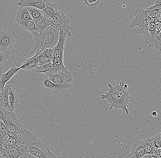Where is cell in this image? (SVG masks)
I'll use <instances>...</instances> for the list:
<instances>
[{
  "mask_svg": "<svg viewBox=\"0 0 161 158\" xmlns=\"http://www.w3.org/2000/svg\"><path fill=\"white\" fill-rule=\"evenodd\" d=\"M125 83L123 82L113 85L108 84L107 92L102 95V99L106 100L110 105V110L115 109L120 110L128 114V108L131 96L128 89H125Z\"/></svg>",
  "mask_w": 161,
  "mask_h": 158,
  "instance_id": "6da1fadb",
  "label": "cell"
},
{
  "mask_svg": "<svg viewBox=\"0 0 161 158\" xmlns=\"http://www.w3.org/2000/svg\"><path fill=\"white\" fill-rule=\"evenodd\" d=\"M59 32L51 26H49L42 33L31 31L35 43L31 54L38 50L43 51L46 49H53L58 43Z\"/></svg>",
  "mask_w": 161,
  "mask_h": 158,
  "instance_id": "7a4b0ae2",
  "label": "cell"
},
{
  "mask_svg": "<svg viewBox=\"0 0 161 158\" xmlns=\"http://www.w3.org/2000/svg\"><path fill=\"white\" fill-rule=\"evenodd\" d=\"M27 152L38 158H57L43 142L32 134L27 146Z\"/></svg>",
  "mask_w": 161,
  "mask_h": 158,
  "instance_id": "3957f363",
  "label": "cell"
},
{
  "mask_svg": "<svg viewBox=\"0 0 161 158\" xmlns=\"http://www.w3.org/2000/svg\"><path fill=\"white\" fill-rule=\"evenodd\" d=\"M134 16L135 19L131 22L130 27L134 28L137 26L138 28L135 30L136 33L142 35L149 28L154 19L147 14L145 10L140 8L136 10Z\"/></svg>",
  "mask_w": 161,
  "mask_h": 158,
  "instance_id": "277c9868",
  "label": "cell"
},
{
  "mask_svg": "<svg viewBox=\"0 0 161 158\" xmlns=\"http://www.w3.org/2000/svg\"><path fill=\"white\" fill-rule=\"evenodd\" d=\"M38 77L43 92L49 95H58L65 93L70 87V83L61 84H54L50 81L44 73H40Z\"/></svg>",
  "mask_w": 161,
  "mask_h": 158,
  "instance_id": "5b68a950",
  "label": "cell"
},
{
  "mask_svg": "<svg viewBox=\"0 0 161 158\" xmlns=\"http://www.w3.org/2000/svg\"><path fill=\"white\" fill-rule=\"evenodd\" d=\"M51 25L57 30L60 32L62 30L66 33L67 37L72 36L70 30H71L69 21L67 16L58 10V12L50 19Z\"/></svg>",
  "mask_w": 161,
  "mask_h": 158,
  "instance_id": "8992f818",
  "label": "cell"
},
{
  "mask_svg": "<svg viewBox=\"0 0 161 158\" xmlns=\"http://www.w3.org/2000/svg\"><path fill=\"white\" fill-rule=\"evenodd\" d=\"M44 74L50 81L55 84H61L70 83L72 79V74L70 71L66 72H60L51 70Z\"/></svg>",
  "mask_w": 161,
  "mask_h": 158,
  "instance_id": "52a82bcc",
  "label": "cell"
},
{
  "mask_svg": "<svg viewBox=\"0 0 161 158\" xmlns=\"http://www.w3.org/2000/svg\"><path fill=\"white\" fill-rule=\"evenodd\" d=\"M14 43V35L9 30L4 28L0 33V50L5 52L13 48Z\"/></svg>",
  "mask_w": 161,
  "mask_h": 158,
  "instance_id": "ba28073f",
  "label": "cell"
},
{
  "mask_svg": "<svg viewBox=\"0 0 161 158\" xmlns=\"http://www.w3.org/2000/svg\"><path fill=\"white\" fill-rule=\"evenodd\" d=\"M106 0H76L77 3L83 10L87 12H93L100 9Z\"/></svg>",
  "mask_w": 161,
  "mask_h": 158,
  "instance_id": "9c48e42d",
  "label": "cell"
},
{
  "mask_svg": "<svg viewBox=\"0 0 161 158\" xmlns=\"http://www.w3.org/2000/svg\"><path fill=\"white\" fill-rule=\"evenodd\" d=\"M67 37V35L64 31L62 30H60L58 43L53 49L54 58L64 59L63 54L65 50V41Z\"/></svg>",
  "mask_w": 161,
  "mask_h": 158,
  "instance_id": "30bf717a",
  "label": "cell"
},
{
  "mask_svg": "<svg viewBox=\"0 0 161 158\" xmlns=\"http://www.w3.org/2000/svg\"><path fill=\"white\" fill-rule=\"evenodd\" d=\"M48 2L47 0H20L18 5L20 7H34L42 10L47 6Z\"/></svg>",
  "mask_w": 161,
  "mask_h": 158,
  "instance_id": "8fae6325",
  "label": "cell"
},
{
  "mask_svg": "<svg viewBox=\"0 0 161 158\" xmlns=\"http://www.w3.org/2000/svg\"><path fill=\"white\" fill-rule=\"evenodd\" d=\"M26 148L16 145L8 149H6L5 155L8 158H19L27 153Z\"/></svg>",
  "mask_w": 161,
  "mask_h": 158,
  "instance_id": "7c38bea8",
  "label": "cell"
},
{
  "mask_svg": "<svg viewBox=\"0 0 161 158\" xmlns=\"http://www.w3.org/2000/svg\"><path fill=\"white\" fill-rule=\"evenodd\" d=\"M161 0H157L153 6L145 10L147 14L154 19L161 20Z\"/></svg>",
  "mask_w": 161,
  "mask_h": 158,
  "instance_id": "4fadbf2b",
  "label": "cell"
},
{
  "mask_svg": "<svg viewBox=\"0 0 161 158\" xmlns=\"http://www.w3.org/2000/svg\"><path fill=\"white\" fill-rule=\"evenodd\" d=\"M9 86V85L5 86L0 92V106L8 111L14 112V110L10 107L8 98V91Z\"/></svg>",
  "mask_w": 161,
  "mask_h": 158,
  "instance_id": "5bb4252c",
  "label": "cell"
},
{
  "mask_svg": "<svg viewBox=\"0 0 161 158\" xmlns=\"http://www.w3.org/2000/svg\"><path fill=\"white\" fill-rule=\"evenodd\" d=\"M146 154L142 141H136L134 144L129 155L131 158H142Z\"/></svg>",
  "mask_w": 161,
  "mask_h": 158,
  "instance_id": "9a60e30c",
  "label": "cell"
},
{
  "mask_svg": "<svg viewBox=\"0 0 161 158\" xmlns=\"http://www.w3.org/2000/svg\"><path fill=\"white\" fill-rule=\"evenodd\" d=\"M8 98L9 103L10 107L13 110L19 107V102L17 90L14 87L9 86L8 91Z\"/></svg>",
  "mask_w": 161,
  "mask_h": 158,
  "instance_id": "2e32d148",
  "label": "cell"
},
{
  "mask_svg": "<svg viewBox=\"0 0 161 158\" xmlns=\"http://www.w3.org/2000/svg\"><path fill=\"white\" fill-rule=\"evenodd\" d=\"M38 56L39 55L35 54L33 57L25 60L22 66L20 67L21 69L25 70H35L39 66L38 61Z\"/></svg>",
  "mask_w": 161,
  "mask_h": 158,
  "instance_id": "e0dca14e",
  "label": "cell"
},
{
  "mask_svg": "<svg viewBox=\"0 0 161 158\" xmlns=\"http://www.w3.org/2000/svg\"><path fill=\"white\" fill-rule=\"evenodd\" d=\"M36 25L38 33H43L49 26L51 25L50 19L44 16L39 19L33 21Z\"/></svg>",
  "mask_w": 161,
  "mask_h": 158,
  "instance_id": "ac0fdd59",
  "label": "cell"
},
{
  "mask_svg": "<svg viewBox=\"0 0 161 158\" xmlns=\"http://www.w3.org/2000/svg\"><path fill=\"white\" fill-rule=\"evenodd\" d=\"M21 69L20 67L17 68L15 66H12L8 72L3 74L0 79V84L4 87L6 83L9 81L16 73H18V71Z\"/></svg>",
  "mask_w": 161,
  "mask_h": 158,
  "instance_id": "d6986e66",
  "label": "cell"
},
{
  "mask_svg": "<svg viewBox=\"0 0 161 158\" xmlns=\"http://www.w3.org/2000/svg\"><path fill=\"white\" fill-rule=\"evenodd\" d=\"M16 20L19 23L22 21L32 20L27 8L25 7H20L16 14Z\"/></svg>",
  "mask_w": 161,
  "mask_h": 158,
  "instance_id": "ffe728a7",
  "label": "cell"
},
{
  "mask_svg": "<svg viewBox=\"0 0 161 158\" xmlns=\"http://www.w3.org/2000/svg\"><path fill=\"white\" fill-rule=\"evenodd\" d=\"M42 11L44 16L51 19L58 12V10L57 5L49 2L46 7Z\"/></svg>",
  "mask_w": 161,
  "mask_h": 158,
  "instance_id": "44dd1931",
  "label": "cell"
},
{
  "mask_svg": "<svg viewBox=\"0 0 161 158\" xmlns=\"http://www.w3.org/2000/svg\"><path fill=\"white\" fill-rule=\"evenodd\" d=\"M63 59L60 58H53L52 60V63L53 65V71L56 72H68V69L64 65L63 63Z\"/></svg>",
  "mask_w": 161,
  "mask_h": 158,
  "instance_id": "7402d4cb",
  "label": "cell"
},
{
  "mask_svg": "<svg viewBox=\"0 0 161 158\" xmlns=\"http://www.w3.org/2000/svg\"><path fill=\"white\" fill-rule=\"evenodd\" d=\"M3 123L6 126L7 134L11 136L16 135L19 132L21 128L13 122H4Z\"/></svg>",
  "mask_w": 161,
  "mask_h": 158,
  "instance_id": "603a6c76",
  "label": "cell"
},
{
  "mask_svg": "<svg viewBox=\"0 0 161 158\" xmlns=\"http://www.w3.org/2000/svg\"><path fill=\"white\" fill-rule=\"evenodd\" d=\"M21 28L23 30H26L28 32L35 31L38 33V30L35 23L32 20L30 21H22L18 23Z\"/></svg>",
  "mask_w": 161,
  "mask_h": 158,
  "instance_id": "cb8c5ba5",
  "label": "cell"
},
{
  "mask_svg": "<svg viewBox=\"0 0 161 158\" xmlns=\"http://www.w3.org/2000/svg\"><path fill=\"white\" fill-rule=\"evenodd\" d=\"M27 9L31 16L32 21L39 19L44 16L41 10L32 7H27Z\"/></svg>",
  "mask_w": 161,
  "mask_h": 158,
  "instance_id": "d4e9b609",
  "label": "cell"
},
{
  "mask_svg": "<svg viewBox=\"0 0 161 158\" xmlns=\"http://www.w3.org/2000/svg\"><path fill=\"white\" fill-rule=\"evenodd\" d=\"M142 143L146 154L153 155L154 154L156 149L152 143L150 139L148 138L142 141Z\"/></svg>",
  "mask_w": 161,
  "mask_h": 158,
  "instance_id": "484cf974",
  "label": "cell"
},
{
  "mask_svg": "<svg viewBox=\"0 0 161 158\" xmlns=\"http://www.w3.org/2000/svg\"><path fill=\"white\" fill-rule=\"evenodd\" d=\"M53 69V65L52 63H48L45 64H43V65H39L35 69V72L38 74H40V73H45L46 72H48V71H51Z\"/></svg>",
  "mask_w": 161,
  "mask_h": 158,
  "instance_id": "4316f807",
  "label": "cell"
},
{
  "mask_svg": "<svg viewBox=\"0 0 161 158\" xmlns=\"http://www.w3.org/2000/svg\"><path fill=\"white\" fill-rule=\"evenodd\" d=\"M52 59H49L48 57L45 56L41 52V54L38 56V65H41L43 64H48V63H52Z\"/></svg>",
  "mask_w": 161,
  "mask_h": 158,
  "instance_id": "83f0119b",
  "label": "cell"
},
{
  "mask_svg": "<svg viewBox=\"0 0 161 158\" xmlns=\"http://www.w3.org/2000/svg\"><path fill=\"white\" fill-rule=\"evenodd\" d=\"M161 133H159L150 139L152 143L156 149H161Z\"/></svg>",
  "mask_w": 161,
  "mask_h": 158,
  "instance_id": "f1b7e54d",
  "label": "cell"
},
{
  "mask_svg": "<svg viewBox=\"0 0 161 158\" xmlns=\"http://www.w3.org/2000/svg\"><path fill=\"white\" fill-rule=\"evenodd\" d=\"M8 57L4 52L0 50V67L3 66L7 62Z\"/></svg>",
  "mask_w": 161,
  "mask_h": 158,
  "instance_id": "f546056e",
  "label": "cell"
},
{
  "mask_svg": "<svg viewBox=\"0 0 161 158\" xmlns=\"http://www.w3.org/2000/svg\"><path fill=\"white\" fill-rule=\"evenodd\" d=\"M42 53L49 59H52L54 58V51L53 49H46L42 51Z\"/></svg>",
  "mask_w": 161,
  "mask_h": 158,
  "instance_id": "4dcf8cb0",
  "label": "cell"
},
{
  "mask_svg": "<svg viewBox=\"0 0 161 158\" xmlns=\"http://www.w3.org/2000/svg\"><path fill=\"white\" fill-rule=\"evenodd\" d=\"M8 111L0 106V121L3 122V121L4 119L8 113Z\"/></svg>",
  "mask_w": 161,
  "mask_h": 158,
  "instance_id": "1f68e13d",
  "label": "cell"
},
{
  "mask_svg": "<svg viewBox=\"0 0 161 158\" xmlns=\"http://www.w3.org/2000/svg\"><path fill=\"white\" fill-rule=\"evenodd\" d=\"M142 158H161V157H159L158 156V155H155V154H153V155L146 154Z\"/></svg>",
  "mask_w": 161,
  "mask_h": 158,
  "instance_id": "d6a6232c",
  "label": "cell"
},
{
  "mask_svg": "<svg viewBox=\"0 0 161 158\" xmlns=\"http://www.w3.org/2000/svg\"><path fill=\"white\" fill-rule=\"evenodd\" d=\"M6 149L4 148L2 144H0V156L5 155L6 153Z\"/></svg>",
  "mask_w": 161,
  "mask_h": 158,
  "instance_id": "836d02e7",
  "label": "cell"
},
{
  "mask_svg": "<svg viewBox=\"0 0 161 158\" xmlns=\"http://www.w3.org/2000/svg\"><path fill=\"white\" fill-rule=\"evenodd\" d=\"M27 155H28V158H38L32 155H30L29 153H27Z\"/></svg>",
  "mask_w": 161,
  "mask_h": 158,
  "instance_id": "e575fe53",
  "label": "cell"
},
{
  "mask_svg": "<svg viewBox=\"0 0 161 158\" xmlns=\"http://www.w3.org/2000/svg\"><path fill=\"white\" fill-rule=\"evenodd\" d=\"M152 115H153V116L154 117H156L158 116V113L155 111L153 112H152Z\"/></svg>",
  "mask_w": 161,
  "mask_h": 158,
  "instance_id": "d590c367",
  "label": "cell"
},
{
  "mask_svg": "<svg viewBox=\"0 0 161 158\" xmlns=\"http://www.w3.org/2000/svg\"><path fill=\"white\" fill-rule=\"evenodd\" d=\"M4 29V28L3 27V25L0 23V33Z\"/></svg>",
  "mask_w": 161,
  "mask_h": 158,
  "instance_id": "8d00e7d4",
  "label": "cell"
},
{
  "mask_svg": "<svg viewBox=\"0 0 161 158\" xmlns=\"http://www.w3.org/2000/svg\"><path fill=\"white\" fill-rule=\"evenodd\" d=\"M3 74V70L2 69H0V79H1V77H2Z\"/></svg>",
  "mask_w": 161,
  "mask_h": 158,
  "instance_id": "74e56055",
  "label": "cell"
},
{
  "mask_svg": "<svg viewBox=\"0 0 161 158\" xmlns=\"http://www.w3.org/2000/svg\"><path fill=\"white\" fill-rule=\"evenodd\" d=\"M27 153H26V155H25L22 156L20 157L19 158H28V155H27Z\"/></svg>",
  "mask_w": 161,
  "mask_h": 158,
  "instance_id": "f35d334b",
  "label": "cell"
},
{
  "mask_svg": "<svg viewBox=\"0 0 161 158\" xmlns=\"http://www.w3.org/2000/svg\"><path fill=\"white\" fill-rule=\"evenodd\" d=\"M0 158H8L7 157V156L5 155H3L1 156H0Z\"/></svg>",
  "mask_w": 161,
  "mask_h": 158,
  "instance_id": "ab89813d",
  "label": "cell"
},
{
  "mask_svg": "<svg viewBox=\"0 0 161 158\" xmlns=\"http://www.w3.org/2000/svg\"><path fill=\"white\" fill-rule=\"evenodd\" d=\"M125 158H131L130 155L129 154V155H127L125 157Z\"/></svg>",
  "mask_w": 161,
  "mask_h": 158,
  "instance_id": "60d3db41",
  "label": "cell"
}]
</instances>
